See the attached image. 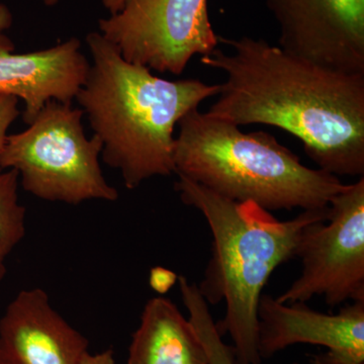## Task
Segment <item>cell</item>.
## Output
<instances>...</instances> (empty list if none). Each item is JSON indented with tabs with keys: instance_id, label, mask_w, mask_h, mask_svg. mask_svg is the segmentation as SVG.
Listing matches in <instances>:
<instances>
[{
	"instance_id": "obj_1",
	"label": "cell",
	"mask_w": 364,
	"mask_h": 364,
	"mask_svg": "<svg viewBox=\"0 0 364 364\" xmlns=\"http://www.w3.org/2000/svg\"><path fill=\"white\" fill-rule=\"evenodd\" d=\"M219 43L200 62L224 72L210 116L237 126L261 124L289 132L318 169L364 177V74L318 65L262 39Z\"/></svg>"
},
{
	"instance_id": "obj_2",
	"label": "cell",
	"mask_w": 364,
	"mask_h": 364,
	"mask_svg": "<svg viewBox=\"0 0 364 364\" xmlns=\"http://www.w3.org/2000/svg\"><path fill=\"white\" fill-rule=\"evenodd\" d=\"M86 44L92 57L78 104L102 143L105 163L119 170L128 189L155 176L176 173L174 129L221 85L198 79L167 80L126 61L100 32Z\"/></svg>"
},
{
	"instance_id": "obj_3",
	"label": "cell",
	"mask_w": 364,
	"mask_h": 364,
	"mask_svg": "<svg viewBox=\"0 0 364 364\" xmlns=\"http://www.w3.org/2000/svg\"><path fill=\"white\" fill-rule=\"evenodd\" d=\"M176 182L181 202L205 217L212 233V255L200 284L208 306L226 304L215 324L233 340L235 364H262L258 350V306L273 272L294 257L304 230L327 220L329 207L303 210L279 221L252 202L228 200L182 176Z\"/></svg>"
},
{
	"instance_id": "obj_4",
	"label": "cell",
	"mask_w": 364,
	"mask_h": 364,
	"mask_svg": "<svg viewBox=\"0 0 364 364\" xmlns=\"http://www.w3.org/2000/svg\"><path fill=\"white\" fill-rule=\"evenodd\" d=\"M176 173L236 203L269 212L324 210L347 184L298 155L267 132L243 133L237 124L193 109L178 123Z\"/></svg>"
},
{
	"instance_id": "obj_5",
	"label": "cell",
	"mask_w": 364,
	"mask_h": 364,
	"mask_svg": "<svg viewBox=\"0 0 364 364\" xmlns=\"http://www.w3.org/2000/svg\"><path fill=\"white\" fill-rule=\"evenodd\" d=\"M83 114L50 100L26 130L7 136L0 167L16 170L23 189L47 202H116L119 191L105 181L100 164L102 141L85 136Z\"/></svg>"
},
{
	"instance_id": "obj_6",
	"label": "cell",
	"mask_w": 364,
	"mask_h": 364,
	"mask_svg": "<svg viewBox=\"0 0 364 364\" xmlns=\"http://www.w3.org/2000/svg\"><path fill=\"white\" fill-rule=\"evenodd\" d=\"M294 257L301 272L277 298L280 303L323 296L334 308L364 301V177L333 198L327 220L304 230Z\"/></svg>"
},
{
	"instance_id": "obj_7",
	"label": "cell",
	"mask_w": 364,
	"mask_h": 364,
	"mask_svg": "<svg viewBox=\"0 0 364 364\" xmlns=\"http://www.w3.org/2000/svg\"><path fill=\"white\" fill-rule=\"evenodd\" d=\"M98 28L126 61L174 75L219 45L208 0H124Z\"/></svg>"
},
{
	"instance_id": "obj_8",
	"label": "cell",
	"mask_w": 364,
	"mask_h": 364,
	"mask_svg": "<svg viewBox=\"0 0 364 364\" xmlns=\"http://www.w3.org/2000/svg\"><path fill=\"white\" fill-rule=\"evenodd\" d=\"M284 51L334 70L364 74V0H264Z\"/></svg>"
},
{
	"instance_id": "obj_9",
	"label": "cell",
	"mask_w": 364,
	"mask_h": 364,
	"mask_svg": "<svg viewBox=\"0 0 364 364\" xmlns=\"http://www.w3.org/2000/svg\"><path fill=\"white\" fill-rule=\"evenodd\" d=\"M301 343L324 346L341 358L364 363V301L342 306L337 314H325L306 303L284 304L262 294L258 306L261 359Z\"/></svg>"
},
{
	"instance_id": "obj_10",
	"label": "cell",
	"mask_w": 364,
	"mask_h": 364,
	"mask_svg": "<svg viewBox=\"0 0 364 364\" xmlns=\"http://www.w3.org/2000/svg\"><path fill=\"white\" fill-rule=\"evenodd\" d=\"M11 41L0 32V95L25 102L30 124L50 100L71 105L85 85L90 64L77 38L48 49L14 54Z\"/></svg>"
},
{
	"instance_id": "obj_11",
	"label": "cell",
	"mask_w": 364,
	"mask_h": 364,
	"mask_svg": "<svg viewBox=\"0 0 364 364\" xmlns=\"http://www.w3.org/2000/svg\"><path fill=\"white\" fill-rule=\"evenodd\" d=\"M87 347L39 287L21 291L0 318V350L16 364H78Z\"/></svg>"
},
{
	"instance_id": "obj_12",
	"label": "cell",
	"mask_w": 364,
	"mask_h": 364,
	"mask_svg": "<svg viewBox=\"0 0 364 364\" xmlns=\"http://www.w3.org/2000/svg\"><path fill=\"white\" fill-rule=\"evenodd\" d=\"M127 364H208L207 352L189 318L163 296L144 306Z\"/></svg>"
},
{
	"instance_id": "obj_13",
	"label": "cell",
	"mask_w": 364,
	"mask_h": 364,
	"mask_svg": "<svg viewBox=\"0 0 364 364\" xmlns=\"http://www.w3.org/2000/svg\"><path fill=\"white\" fill-rule=\"evenodd\" d=\"M177 284L182 301L189 314V321L207 352L208 364H235L233 347L223 341L210 312V306L200 294L198 284L189 282L183 275H179Z\"/></svg>"
},
{
	"instance_id": "obj_14",
	"label": "cell",
	"mask_w": 364,
	"mask_h": 364,
	"mask_svg": "<svg viewBox=\"0 0 364 364\" xmlns=\"http://www.w3.org/2000/svg\"><path fill=\"white\" fill-rule=\"evenodd\" d=\"M18 173L0 167V284L6 260L26 236V210L18 198Z\"/></svg>"
},
{
	"instance_id": "obj_15",
	"label": "cell",
	"mask_w": 364,
	"mask_h": 364,
	"mask_svg": "<svg viewBox=\"0 0 364 364\" xmlns=\"http://www.w3.org/2000/svg\"><path fill=\"white\" fill-rule=\"evenodd\" d=\"M18 104V98L0 95V150L6 144L9 127L20 116Z\"/></svg>"
},
{
	"instance_id": "obj_16",
	"label": "cell",
	"mask_w": 364,
	"mask_h": 364,
	"mask_svg": "<svg viewBox=\"0 0 364 364\" xmlns=\"http://www.w3.org/2000/svg\"><path fill=\"white\" fill-rule=\"evenodd\" d=\"M178 277L168 268L154 267L150 270L149 286L155 293L164 296L177 284Z\"/></svg>"
},
{
	"instance_id": "obj_17",
	"label": "cell",
	"mask_w": 364,
	"mask_h": 364,
	"mask_svg": "<svg viewBox=\"0 0 364 364\" xmlns=\"http://www.w3.org/2000/svg\"><path fill=\"white\" fill-rule=\"evenodd\" d=\"M308 364H364V363L348 360V359L341 358V356L328 350L322 352V353L314 354L311 356Z\"/></svg>"
},
{
	"instance_id": "obj_18",
	"label": "cell",
	"mask_w": 364,
	"mask_h": 364,
	"mask_svg": "<svg viewBox=\"0 0 364 364\" xmlns=\"http://www.w3.org/2000/svg\"><path fill=\"white\" fill-rule=\"evenodd\" d=\"M78 364H116L114 358V352L109 349L97 354H90L86 352Z\"/></svg>"
},
{
	"instance_id": "obj_19",
	"label": "cell",
	"mask_w": 364,
	"mask_h": 364,
	"mask_svg": "<svg viewBox=\"0 0 364 364\" xmlns=\"http://www.w3.org/2000/svg\"><path fill=\"white\" fill-rule=\"evenodd\" d=\"M43 4L47 6H54L58 4L59 0H42ZM124 0H102L105 9L109 11V14H116L121 9Z\"/></svg>"
},
{
	"instance_id": "obj_20",
	"label": "cell",
	"mask_w": 364,
	"mask_h": 364,
	"mask_svg": "<svg viewBox=\"0 0 364 364\" xmlns=\"http://www.w3.org/2000/svg\"><path fill=\"white\" fill-rule=\"evenodd\" d=\"M13 14L6 4L0 2V32L9 30L13 25Z\"/></svg>"
},
{
	"instance_id": "obj_21",
	"label": "cell",
	"mask_w": 364,
	"mask_h": 364,
	"mask_svg": "<svg viewBox=\"0 0 364 364\" xmlns=\"http://www.w3.org/2000/svg\"><path fill=\"white\" fill-rule=\"evenodd\" d=\"M0 364H16L13 359L9 358L4 352L0 350Z\"/></svg>"
}]
</instances>
